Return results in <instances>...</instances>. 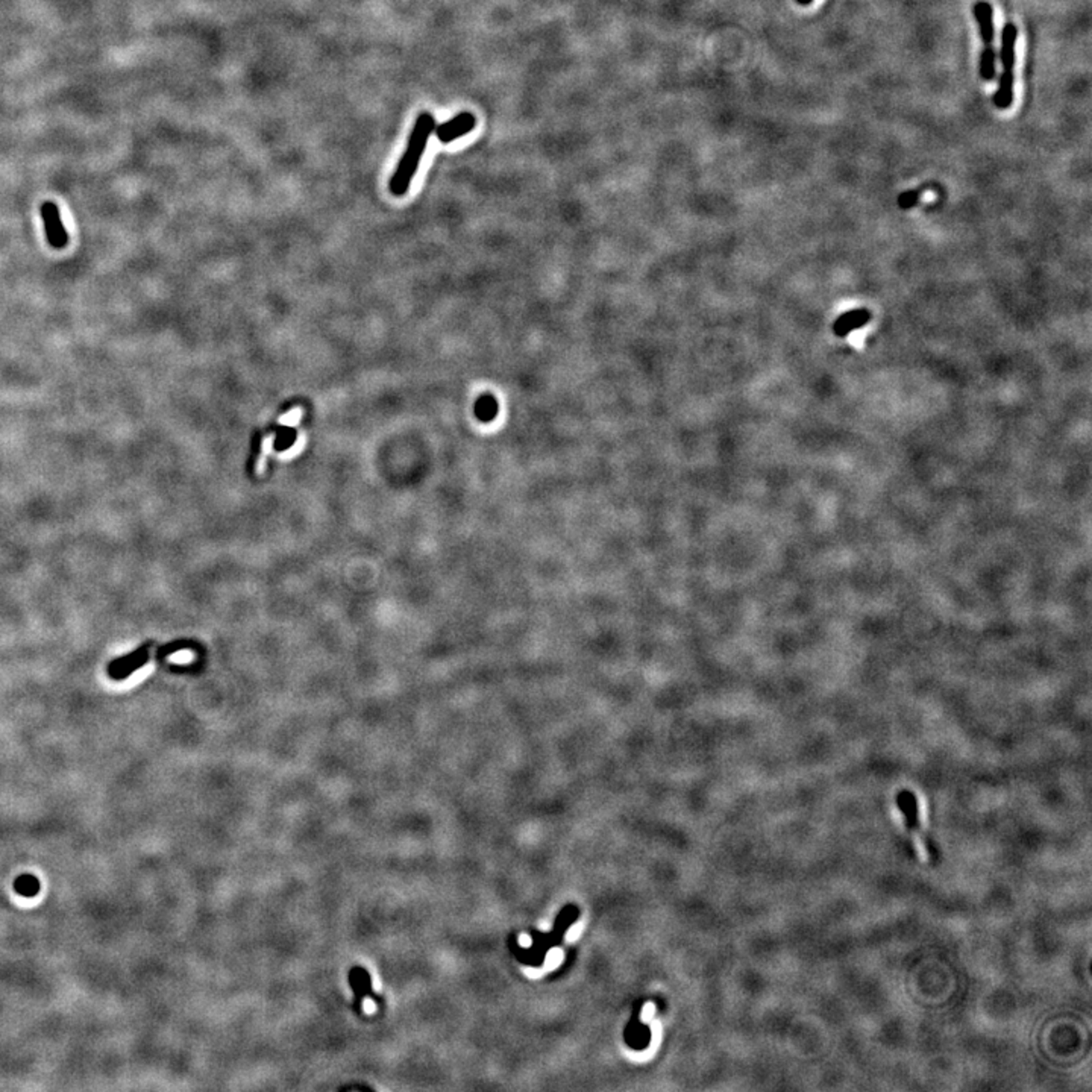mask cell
<instances>
[{"label":"cell","instance_id":"52a82bcc","mask_svg":"<svg viewBox=\"0 0 1092 1092\" xmlns=\"http://www.w3.org/2000/svg\"><path fill=\"white\" fill-rule=\"evenodd\" d=\"M475 127H476V119H475L474 114L466 111V112H460L451 120L443 122L441 125H436L434 134L437 136L441 143H451V142L469 134Z\"/></svg>","mask_w":1092,"mask_h":1092},{"label":"cell","instance_id":"277c9868","mask_svg":"<svg viewBox=\"0 0 1092 1092\" xmlns=\"http://www.w3.org/2000/svg\"><path fill=\"white\" fill-rule=\"evenodd\" d=\"M897 805L898 809H900L901 813H903L905 824H906L909 833L920 840L924 853L933 857V855H935V851H933V848H931L930 842L927 840L925 835H924L923 825H921V820H920V805H918V798L915 796L914 792L903 790L901 794H898L897 795Z\"/></svg>","mask_w":1092,"mask_h":1092},{"label":"cell","instance_id":"30bf717a","mask_svg":"<svg viewBox=\"0 0 1092 1092\" xmlns=\"http://www.w3.org/2000/svg\"><path fill=\"white\" fill-rule=\"evenodd\" d=\"M475 413L483 421V422H491L496 415H498V404L496 399L493 396H481L475 406Z\"/></svg>","mask_w":1092,"mask_h":1092},{"label":"cell","instance_id":"6da1fadb","mask_svg":"<svg viewBox=\"0 0 1092 1092\" xmlns=\"http://www.w3.org/2000/svg\"><path fill=\"white\" fill-rule=\"evenodd\" d=\"M434 127H436V119L430 112H422L416 119L415 127L411 129V134L406 143V152L390 179V192L393 195L404 196L408 192L416 172L419 169L428 140L434 132Z\"/></svg>","mask_w":1092,"mask_h":1092},{"label":"cell","instance_id":"9c48e42d","mask_svg":"<svg viewBox=\"0 0 1092 1092\" xmlns=\"http://www.w3.org/2000/svg\"><path fill=\"white\" fill-rule=\"evenodd\" d=\"M349 982H351V988L357 994V1008H360L362 1000L367 999V997H371L375 1001H380V997L375 995V992H373L371 975L362 966H356L354 970H351Z\"/></svg>","mask_w":1092,"mask_h":1092},{"label":"cell","instance_id":"5b68a950","mask_svg":"<svg viewBox=\"0 0 1092 1092\" xmlns=\"http://www.w3.org/2000/svg\"><path fill=\"white\" fill-rule=\"evenodd\" d=\"M42 219L47 243L55 249H61V247L67 245V231H66V227H64L62 219H61L60 208L57 207V203L49 202V201L42 203Z\"/></svg>","mask_w":1092,"mask_h":1092},{"label":"cell","instance_id":"d6986e66","mask_svg":"<svg viewBox=\"0 0 1092 1092\" xmlns=\"http://www.w3.org/2000/svg\"><path fill=\"white\" fill-rule=\"evenodd\" d=\"M796 3H800V5H803V7H807V5H812L813 0H796Z\"/></svg>","mask_w":1092,"mask_h":1092},{"label":"cell","instance_id":"ba28073f","mask_svg":"<svg viewBox=\"0 0 1092 1092\" xmlns=\"http://www.w3.org/2000/svg\"><path fill=\"white\" fill-rule=\"evenodd\" d=\"M870 319H871V314L868 310H862V308L853 310V312H848V313L842 314L839 317L838 321L833 325V331L839 337H845L850 332L865 327L866 323L870 322Z\"/></svg>","mask_w":1092,"mask_h":1092},{"label":"cell","instance_id":"3957f363","mask_svg":"<svg viewBox=\"0 0 1092 1092\" xmlns=\"http://www.w3.org/2000/svg\"><path fill=\"white\" fill-rule=\"evenodd\" d=\"M974 17L977 20L983 42L982 53H980V77L983 81L991 82L997 77L995 72L997 53L994 47L995 25H994V9L991 3L986 0H979L974 5Z\"/></svg>","mask_w":1092,"mask_h":1092},{"label":"cell","instance_id":"e0dca14e","mask_svg":"<svg viewBox=\"0 0 1092 1092\" xmlns=\"http://www.w3.org/2000/svg\"><path fill=\"white\" fill-rule=\"evenodd\" d=\"M519 942H521V945H522V947H526V949H528V947H531V945H533V940H531V938H530L528 935H522V936L519 938Z\"/></svg>","mask_w":1092,"mask_h":1092},{"label":"cell","instance_id":"ac0fdd59","mask_svg":"<svg viewBox=\"0 0 1092 1092\" xmlns=\"http://www.w3.org/2000/svg\"><path fill=\"white\" fill-rule=\"evenodd\" d=\"M526 973V975H530V977H536V979H537V977H541V975H542V974L545 973V970H534V968H528Z\"/></svg>","mask_w":1092,"mask_h":1092},{"label":"cell","instance_id":"7a4b0ae2","mask_svg":"<svg viewBox=\"0 0 1092 1092\" xmlns=\"http://www.w3.org/2000/svg\"><path fill=\"white\" fill-rule=\"evenodd\" d=\"M1018 38V31L1016 26L1009 22L1003 27L1001 34V51H1000V61H1001V77H1000L999 88L994 94V103L999 110H1008L1014 102V66H1015V44Z\"/></svg>","mask_w":1092,"mask_h":1092},{"label":"cell","instance_id":"7c38bea8","mask_svg":"<svg viewBox=\"0 0 1092 1092\" xmlns=\"http://www.w3.org/2000/svg\"><path fill=\"white\" fill-rule=\"evenodd\" d=\"M924 190H925V187H921V188H916V190H909V192H905V193H901V195H900V197H898V201H897L898 205H900V208H903V210H909V208H914L915 205H916V203H918V201H920V197H921V193H924Z\"/></svg>","mask_w":1092,"mask_h":1092},{"label":"cell","instance_id":"9a60e30c","mask_svg":"<svg viewBox=\"0 0 1092 1092\" xmlns=\"http://www.w3.org/2000/svg\"><path fill=\"white\" fill-rule=\"evenodd\" d=\"M583 930H585V924L583 923L574 924V925H572V927L569 929V931H567L566 940H578V936H580V935L583 933Z\"/></svg>","mask_w":1092,"mask_h":1092},{"label":"cell","instance_id":"2e32d148","mask_svg":"<svg viewBox=\"0 0 1092 1092\" xmlns=\"http://www.w3.org/2000/svg\"><path fill=\"white\" fill-rule=\"evenodd\" d=\"M654 1014H656V1008H654L652 1005H646L644 1008V1012H642V1018H644L645 1021H650V1020H652Z\"/></svg>","mask_w":1092,"mask_h":1092},{"label":"cell","instance_id":"8992f818","mask_svg":"<svg viewBox=\"0 0 1092 1092\" xmlns=\"http://www.w3.org/2000/svg\"><path fill=\"white\" fill-rule=\"evenodd\" d=\"M149 646L151 644L142 645L136 651L129 652L125 657H119L108 663V676L116 681L127 680L129 676H132L136 671L149 661Z\"/></svg>","mask_w":1092,"mask_h":1092},{"label":"cell","instance_id":"8fae6325","mask_svg":"<svg viewBox=\"0 0 1092 1092\" xmlns=\"http://www.w3.org/2000/svg\"><path fill=\"white\" fill-rule=\"evenodd\" d=\"M16 890L18 894L25 895V897H32L40 890V883L35 879L34 875L26 874L16 881Z\"/></svg>","mask_w":1092,"mask_h":1092},{"label":"cell","instance_id":"4fadbf2b","mask_svg":"<svg viewBox=\"0 0 1092 1092\" xmlns=\"http://www.w3.org/2000/svg\"><path fill=\"white\" fill-rule=\"evenodd\" d=\"M563 962V951L559 949H552L546 955V962H545V971H552Z\"/></svg>","mask_w":1092,"mask_h":1092},{"label":"cell","instance_id":"5bb4252c","mask_svg":"<svg viewBox=\"0 0 1092 1092\" xmlns=\"http://www.w3.org/2000/svg\"><path fill=\"white\" fill-rule=\"evenodd\" d=\"M281 436H282V437H281L280 441H278L275 446L280 448L278 451H284V449L290 446V445L295 441V431L290 430V428H284L282 432H281Z\"/></svg>","mask_w":1092,"mask_h":1092}]
</instances>
